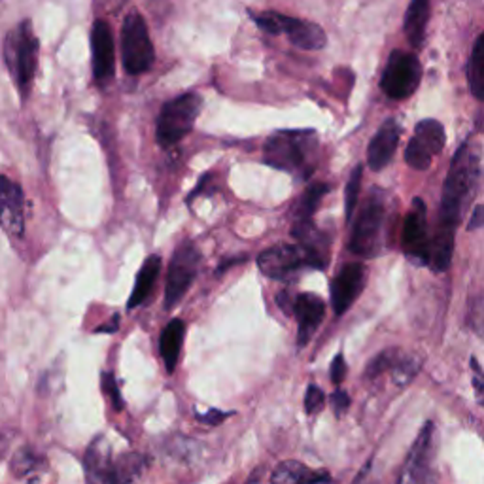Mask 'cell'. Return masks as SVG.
Masks as SVG:
<instances>
[{"mask_svg":"<svg viewBox=\"0 0 484 484\" xmlns=\"http://www.w3.org/2000/svg\"><path fill=\"white\" fill-rule=\"evenodd\" d=\"M84 469L89 482H118L116 460L112 458L110 445L104 441V437H97L88 447L84 456Z\"/></svg>","mask_w":484,"mask_h":484,"instance_id":"obj_19","label":"cell"},{"mask_svg":"<svg viewBox=\"0 0 484 484\" xmlns=\"http://www.w3.org/2000/svg\"><path fill=\"white\" fill-rule=\"evenodd\" d=\"M247 259H248V256H235V258H227V259H224V261L218 265V268H216V275L222 277L226 271H229L231 267H235V265H238V263H245Z\"/></svg>","mask_w":484,"mask_h":484,"instance_id":"obj_38","label":"cell"},{"mask_svg":"<svg viewBox=\"0 0 484 484\" xmlns=\"http://www.w3.org/2000/svg\"><path fill=\"white\" fill-rule=\"evenodd\" d=\"M120 328V314H114L109 324H102L95 330V333H116Z\"/></svg>","mask_w":484,"mask_h":484,"instance_id":"obj_40","label":"cell"},{"mask_svg":"<svg viewBox=\"0 0 484 484\" xmlns=\"http://www.w3.org/2000/svg\"><path fill=\"white\" fill-rule=\"evenodd\" d=\"M293 314L298 318V346L305 348L326 316V303L314 293H301L293 301Z\"/></svg>","mask_w":484,"mask_h":484,"instance_id":"obj_17","label":"cell"},{"mask_svg":"<svg viewBox=\"0 0 484 484\" xmlns=\"http://www.w3.org/2000/svg\"><path fill=\"white\" fill-rule=\"evenodd\" d=\"M277 303L284 314H293V300H291V295L288 293V289H284L277 295Z\"/></svg>","mask_w":484,"mask_h":484,"instance_id":"obj_39","label":"cell"},{"mask_svg":"<svg viewBox=\"0 0 484 484\" xmlns=\"http://www.w3.org/2000/svg\"><path fill=\"white\" fill-rule=\"evenodd\" d=\"M330 190H331V185L330 184H324V182H316V184L309 185L307 192L301 195L300 205L295 206L293 224L312 220L318 205L321 203V199H324L330 194Z\"/></svg>","mask_w":484,"mask_h":484,"instance_id":"obj_25","label":"cell"},{"mask_svg":"<svg viewBox=\"0 0 484 484\" xmlns=\"http://www.w3.org/2000/svg\"><path fill=\"white\" fill-rule=\"evenodd\" d=\"M102 392L109 395V399L112 401V407L114 411H123L125 409V401L120 394V386L114 379V374L112 373H102Z\"/></svg>","mask_w":484,"mask_h":484,"instance_id":"obj_31","label":"cell"},{"mask_svg":"<svg viewBox=\"0 0 484 484\" xmlns=\"http://www.w3.org/2000/svg\"><path fill=\"white\" fill-rule=\"evenodd\" d=\"M309 477H310V471L305 464L288 460L275 468L271 480L277 484H291V482H309Z\"/></svg>","mask_w":484,"mask_h":484,"instance_id":"obj_27","label":"cell"},{"mask_svg":"<svg viewBox=\"0 0 484 484\" xmlns=\"http://www.w3.org/2000/svg\"><path fill=\"white\" fill-rule=\"evenodd\" d=\"M203 110V97L199 93H184L169 100L157 118L155 137L161 148H171L194 131V125Z\"/></svg>","mask_w":484,"mask_h":484,"instance_id":"obj_6","label":"cell"},{"mask_svg":"<svg viewBox=\"0 0 484 484\" xmlns=\"http://www.w3.org/2000/svg\"><path fill=\"white\" fill-rule=\"evenodd\" d=\"M5 59L23 99L29 97L38 67V38L31 21H21L6 37Z\"/></svg>","mask_w":484,"mask_h":484,"instance_id":"obj_3","label":"cell"},{"mask_svg":"<svg viewBox=\"0 0 484 484\" xmlns=\"http://www.w3.org/2000/svg\"><path fill=\"white\" fill-rule=\"evenodd\" d=\"M0 229L12 238L25 235V195L21 185L0 174Z\"/></svg>","mask_w":484,"mask_h":484,"instance_id":"obj_15","label":"cell"},{"mask_svg":"<svg viewBox=\"0 0 484 484\" xmlns=\"http://www.w3.org/2000/svg\"><path fill=\"white\" fill-rule=\"evenodd\" d=\"M468 84L477 100L484 99V35H479L468 63Z\"/></svg>","mask_w":484,"mask_h":484,"instance_id":"obj_24","label":"cell"},{"mask_svg":"<svg viewBox=\"0 0 484 484\" xmlns=\"http://www.w3.org/2000/svg\"><path fill=\"white\" fill-rule=\"evenodd\" d=\"M91 53H93V76L99 84L110 82L116 72V46L110 25L97 19L91 29Z\"/></svg>","mask_w":484,"mask_h":484,"instance_id":"obj_16","label":"cell"},{"mask_svg":"<svg viewBox=\"0 0 484 484\" xmlns=\"http://www.w3.org/2000/svg\"><path fill=\"white\" fill-rule=\"evenodd\" d=\"M367 284V267L360 261L344 265L331 282V305L337 316H342L362 295Z\"/></svg>","mask_w":484,"mask_h":484,"instance_id":"obj_14","label":"cell"},{"mask_svg":"<svg viewBox=\"0 0 484 484\" xmlns=\"http://www.w3.org/2000/svg\"><path fill=\"white\" fill-rule=\"evenodd\" d=\"M326 405V394L324 390H321L320 386L316 384H310L307 388V394H305V411L307 415H318L321 409H324Z\"/></svg>","mask_w":484,"mask_h":484,"instance_id":"obj_32","label":"cell"},{"mask_svg":"<svg viewBox=\"0 0 484 484\" xmlns=\"http://www.w3.org/2000/svg\"><path fill=\"white\" fill-rule=\"evenodd\" d=\"M10 468L14 477H17L19 480H38L47 464L40 452L33 450L31 447H25L14 454Z\"/></svg>","mask_w":484,"mask_h":484,"instance_id":"obj_23","label":"cell"},{"mask_svg":"<svg viewBox=\"0 0 484 484\" xmlns=\"http://www.w3.org/2000/svg\"><path fill=\"white\" fill-rule=\"evenodd\" d=\"M161 265L163 263H161L159 256L146 258L144 265L141 267V273L137 275V280H134V288L127 303L129 310H132L134 307H141L150 298V293L153 291V286L161 273Z\"/></svg>","mask_w":484,"mask_h":484,"instance_id":"obj_22","label":"cell"},{"mask_svg":"<svg viewBox=\"0 0 484 484\" xmlns=\"http://www.w3.org/2000/svg\"><path fill=\"white\" fill-rule=\"evenodd\" d=\"M447 144L445 127L437 120H422L415 127L413 139L405 150L407 165L415 171H426L437 153L443 152Z\"/></svg>","mask_w":484,"mask_h":484,"instance_id":"obj_10","label":"cell"},{"mask_svg":"<svg viewBox=\"0 0 484 484\" xmlns=\"http://www.w3.org/2000/svg\"><path fill=\"white\" fill-rule=\"evenodd\" d=\"M148 466V458L142 454H125L120 460H116V473L118 482H127L137 479Z\"/></svg>","mask_w":484,"mask_h":484,"instance_id":"obj_28","label":"cell"},{"mask_svg":"<svg viewBox=\"0 0 484 484\" xmlns=\"http://www.w3.org/2000/svg\"><path fill=\"white\" fill-rule=\"evenodd\" d=\"M362 182H363V165H356L348 176L346 182V192H344V218L346 222H351L354 212H356V205L360 199V192H362Z\"/></svg>","mask_w":484,"mask_h":484,"instance_id":"obj_26","label":"cell"},{"mask_svg":"<svg viewBox=\"0 0 484 484\" xmlns=\"http://www.w3.org/2000/svg\"><path fill=\"white\" fill-rule=\"evenodd\" d=\"M369 468H371V460L365 464V468L360 471V475H358L354 480H356V482H360L362 479H365V477H367V473H369Z\"/></svg>","mask_w":484,"mask_h":484,"instance_id":"obj_41","label":"cell"},{"mask_svg":"<svg viewBox=\"0 0 484 484\" xmlns=\"http://www.w3.org/2000/svg\"><path fill=\"white\" fill-rule=\"evenodd\" d=\"M184 335H185V321L180 318L171 320L165 326L163 333H161L159 351H161V358H163L167 373H174L178 365Z\"/></svg>","mask_w":484,"mask_h":484,"instance_id":"obj_21","label":"cell"},{"mask_svg":"<svg viewBox=\"0 0 484 484\" xmlns=\"http://www.w3.org/2000/svg\"><path fill=\"white\" fill-rule=\"evenodd\" d=\"M471 367H473V386H475V392H477V399L479 403H482V369H480V363L475 356H471Z\"/></svg>","mask_w":484,"mask_h":484,"instance_id":"obj_36","label":"cell"},{"mask_svg":"<svg viewBox=\"0 0 484 484\" xmlns=\"http://www.w3.org/2000/svg\"><path fill=\"white\" fill-rule=\"evenodd\" d=\"M331 405H333V413L337 418H341L348 407H351V395H348L344 390L337 388L333 394H331Z\"/></svg>","mask_w":484,"mask_h":484,"instance_id":"obj_33","label":"cell"},{"mask_svg":"<svg viewBox=\"0 0 484 484\" xmlns=\"http://www.w3.org/2000/svg\"><path fill=\"white\" fill-rule=\"evenodd\" d=\"M259 271L273 280H291L303 267H309V256L301 245H277L258 256Z\"/></svg>","mask_w":484,"mask_h":484,"instance_id":"obj_11","label":"cell"},{"mask_svg":"<svg viewBox=\"0 0 484 484\" xmlns=\"http://www.w3.org/2000/svg\"><path fill=\"white\" fill-rule=\"evenodd\" d=\"M318 132L312 129H284L265 141L263 161L277 171L307 180L316 169Z\"/></svg>","mask_w":484,"mask_h":484,"instance_id":"obj_2","label":"cell"},{"mask_svg":"<svg viewBox=\"0 0 484 484\" xmlns=\"http://www.w3.org/2000/svg\"><path fill=\"white\" fill-rule=\"evenodd\" d=\"M201 252L192 242L180 245L169 263L165 284V310H173L197 279Z\"/></svg>","mask_w":484,"mask_h":484,"instance_id":"obj_9","label":"cell"},{"mask_svg":"<svg viewBox=\"0 0 484 484\" xmlns=\"http://www.w3.org/2000/svg\"><path fill=\"white\" fill-rule=\"evenodd\" d=\"M422 82V65L415 53L395 49L381 78V89L394 100L409 99Z\"/></svg>","mask_w":484,"mask_h":484,"instance_id":"obj_8","label":"cell"},{"mask_svg":"<svg viewBox=\"0 0 484 484\" xmlns=\"http://www.w3.org/2000/svg\"><path fill=\"white\" fill-rule=\"evenodd\" d=\"M121 61L131 76L148 72L155 63L148 23L139 12H131L121 25Z\"/></svg>","mask_w":484,"mask_h":484,"instance_id":"obj_7","label":"cell"},{"mask_svg":"<svg viewBox=\"0 0 484 484\" xmlns=\"http://www.w3.org/2000/svg\"><path fill=\"white\" fill-rule=\"evenodd\" d=\"M386 226V194L383 190L369 192V197L354 222L348 250L360 258H376L383 252V235Z\"/></svg>","mask_w":484,"mask_h":484,"instance_id":"obj_4","label":"cell"},{"mask_svg":"<svg viewBox=\"0 0 484 484\" xmlns=\"http://www.w3.org/2000/svg\"><path fill=\"white\" fill-rule=\"evenodd\" d=\"M399 137H401V127L397 120L394 118L386 120L381 125V129L374 132V137L367 150V165L373 171H383L388 167V163L397 150Z\"/></svg>","mask_w":484,"mask_h":484,"instance_id":"obj_18","label":"cell"},{"mask_svg":"<svg viewBox=\"0 0 484 484\" xmlns=\"http://www.w3.org/2000/svg\"><path fill=\"white\" fill-rule=\"evenodd\" d=\"M480 180L479 146L466 142L452 157V163L443 185L436 233L429 237L427 267L434 273H445L452 263L454 238L464 214L473 201Z\"/></svg>","mask_w":484,"mask_h":484,"instance_id":"obj_1","label":"cell"},{"mask_svg":"<svg viewBox=\"0 0 484 484\" xmlns=\"http://www.w3.org/2000/svg\"><path fill=\"white\" fill-rule=\"evenodd\" d=\"M432 14V0H411L405 14V23H403V31L413 47H420L426 40L427 21Z\"/></svg>","mask_w":484,"mask_h":484,"instance_id":"obj_20","label":"cell"},{"mask_svg":"<svg viewBox=\"0 0 484 484\" xmlns=\"http://www.w3.org/2000/svg\"><path fill=\"white\" fill-rule=\"evenodd\" d=\"M436 426L434 422H427L422 429L418 437L415 439L405 466H403V471L399 475L401 484H415V482H432L436 480L432 473V462H434V450H436Z\"/></svg>","mask_w":484,"mask_h":484,"instance_id":"obj_12","label":"cell"},{"mask_svg":"<svg viewBox=\"0 0 484 484\" xmlns=\"http://www.w3.org/2000/svg\"><path fill=\"white\" fill-rule=\"evenodd\" d=\"M403 252L415 265H427L429 258V233H427V208L420 197L413 199V205L403 224L401 237Z\"/></svg>","mask_w":484,"mask_h":484,"instance_id":"obj_13","label":"cell"},{"mask_svg":"<svg viewBox=\"0 0 484 484\" xmlns=\"http://www.w3.org/2000/svg\"><path fill=\"white\" fill-rule=\"evenodd\" d=\"M254 23L259 26V29L267 35H284L288 40L300 49L305 51H318L324 49L328 44V35L321 29L318 23L300 19V17H291L275 10H267V12H250Z\"/></svg>","mask_w":484,"mask_h":484,"instance_id":"obj_5","label":"cell"},{"mask_svg":"<svg viewBox=\"0 0 484 484\" xmlns=\"http://www.w3.org/2000/svg\"><path fill=\"white\" fill-rule=\"evenodd\" d=\"M484 224V212H482V205H477L475 210L471 212V218L468 224V231H477L480 229Z\"/></svg>","mask_w":484,"mask_h":484,"instance_id":"obj_37","label":"cell"},{"mask_svg":"<svg viewBox=\"0 0 484 484\" xmlns=\"http://www.w3.org/2000/svg\"><path fill=\"white\" fill-rule=\"evenodd\" d=\"M346 371H348V367H346V363H344V356H342V352H339V354L333 358V362H331V369H330V374H331L333 384H341V383L344 381Z\"/></svg>","mask_w":484,"mask_h":484,"instance_id":"obj_34","label":"cell"},{"mask_svg":"<svg viewBox=\"0 0 484 484\" xmlns=\"http://www.w3.org/2000/svg\"><path fill=\"white\" fill-rule=\"evenodd\" d=\"M229 416H233V413H226L220 409H210L206 415H197V420H201L203 424H208V426H218Z\"/></svg>","mask_w":484,"mask_h":484,"instance_id":"obj_35","label":"cell"},{"mask_svg":"<svg viewBox=\"0 0 484 484\" xmlns=\"http://www.w3.org/2000/svg\"><path fill=\"white\" fill-rule=\"evenodd\" d=\"M401 351H397V348H388V351L381 352L379 356H376L365 369V379H376V376H381L384 373H392V369L395 367V363L399 362L401 358Z\"/></svg>","mask_w":484,"mask_h":484,"instance_id":"obj_29","label":"cell"},{"mask_svg":"<svg viewBox=\"0 0 484 484\" xmlns=\"http://www.w3.org/2000/svg\"><path fill=\"white\" fill-rule=\"evenodd\" d=\"M422 367V360L420 358H415V356H409V354H401L399 362L395 363V367L392 369L394 373V381L399 384V386H405L409 384L415 376L418 374Z\"/></svg>","mask_w":484,"mask_h":484,"instance_id":"obj_30","label":"cell"}]
</instances>
